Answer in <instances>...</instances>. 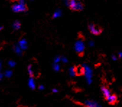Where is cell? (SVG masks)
<instances>
[{
	"instance_id": "cell-5",
	"label": "cell",
	"mask_w": 122,
	"mask_h": 107,
	"mask_svg": "<svg viewBox=\"0 0 122 107\" xmlns=\"http://www.w3.org/2000/svg\"><path fill=\"white\" fill-rule=\"evenodd\" d=\"M88 28H89L90 33L93 35H95V36L101 34L102 32V29L100 28V27L97 26V25H95L94 24H90Z\"/></svg>"
},
{
	"instance_id": "cell-12",
	"label": "cell",
	"mask_w": 122,
	"mask_h": 107,
	"mask_svg": "<svg viewBox=\"0 0 122 107\" xmlns=\"http://www.w3.org/2000/svg\"><path fill=\"white\" fill-rule=\"evenodd\" d=\"M12 28L15 30V31H17L19 30L20 28H21V22L18 20H15L13 23H12Z\"/></svg>"
},
{
	"instance_id": "cell-33",
	"label": "cell",
	"mask_w": 122,
	"mask_h": 107,
	"mask_svg": "<svg viewBox=\"0 0 122 107\" xmlns=\"http://www.w3.org/2000/svg\"><path fill=\"white\" fill-rule=\"evenodd\" d=\"M18 1H19V0H18Z\"/></svg>"
},
{
	"instance_id": "cell-28",
	"label": "cell",
	"mask_w": 122,
	"mask_h": 107,
	"mask_svg": "<svg viewBox=\"0 0 122 107\" xmlns=\"http://www.w3.org/2000/svg\"><path fill=\"white\" fill-rule=\"evenodd\" d=\"M112 59H113V61H116V60H117V57H116L115 55H113V56H112Z\"/></svg>"
},
{
	"instance_id": "cell-6",
	"label": "cell",
	"mask_w": 122,
	"mask_h": 107,
	"mask_svg": "<svg viewBox=\"0 0 122 107\" xmlns=\"http://www.w3.org/2000/svg\"><path fill=\"white\" fill-rule=\"evenodd\" d=\"M18 46L22 48V51L26 50L28 48V41H26V39L25 38H22L18 41Z\"/></svg>"
},
{
	"instance_id": "cell-24",
	"label": "cell",
	"mask_w": 122,
	"mask_h": 107,
	"mask_svg": "<svg viewBox=\"0 0 122 107\" xmlns=\"http://www.w3.org/2000/svg\"><path fill=\"white\" fill-rule=\"evenodd\" d=\"M52 93H58L59 92V90L57 89V88H52Z\"/></svg>"
},
{
	"instance_id": "cell-17",
	"label": "cell",
	"mask_w": 122,
	"mask_h": 107,
	"mask_svg": "<svg viewBox=\"0 0 122 107\" xmlns=\"http://www.w3.org/2000/svg\"><path fill=\"white\" fill-rule=\"evenodd\" d=\"M76 72H77V75H84V69H83L82 66H80L78 67H76Z\"/></svg>"
},
{
	"instance_id": "cell-15",
	"label": "cell",
	"mask_w": 122,
	"mask_h": 107,
	"mask_svg": "<svg viewBox=\"0 0 122 107\" xmlns=\"http://www.w3.org/2000/svg\"><path fill=\"white\" fill-rule=\"evenodd\" d=\"M4 73V76L5 77H7V78H10V77H12V75H13V72L11 70H6L5 71V72H3Z\"/></svg>"
},
{
	"instance_id": "cell-8",
	"label": "cell",
	"mask_w": 122,
	"mask_h": 107,
	"mask_svg": "<svg viewBox=\"0 0 122 107\" xmlns=\"http://www.w3.org/2000/svg\"><path fill=\"white\" fill-rule=\"evenodd\" d=\"M106 99H107L108 103L109 104H111V105H114L115 103H116L118 102V98H117V96L115 94H111Z\"/></svg>"
},
{
	"instance_id": "cell-13",
	"label": "cell",
	"mask_w": 122,
	"mask_h": 107,
	"mask_svg": "<svg viewBox=\"0 0 122 107\" xmlns=\"http://www.w3.org/2000/svg\"><path fill=\"white\" fill-rule=\"evenodd\" d=\"M69 75L71 77H75L77 75V72H76V67H70L69 68Z\"/></svg>"
},
{
	"instance_id": "cell-20",
	"label": "cell",
	"mask_w": 122,
	"mask_h": 107,
	"mask_svg": "<svg viewBox=\"0 0 122 107\" xmlns=\"http://www.w3.org/2000/svg\"><path fill=\"white\" fill-rule=\"evenodd\" d=\"M60 62H61V57L56 56V57L54 59V63H55V64H59Z\"/></svg>"
},
{
	"instance_id": "cell-19",
	"label": "cell",
	"mask_w": 122,
	"mask_h": 107,
	"mask_svg": "<svg viewBox=\"0 0 122 107\" xmlns=\"http://www.w3.org/2000/svg\"><path fill=\"white\" fill-rule=\"evenodd\" d=\"M7 65H8L9 67L13 68V67H15L16 66V62L15 61H13V60H9L7 62Z\"/></svg>"
},
{
	"instance_id": "cell-7",
	"label": "cell",
	"mask_w": 122,
	"mask_h": 107,
	"mask_svg": "<svg viewBox=\"0 0 122 107\" xmlns=\"http://www.w3.org/2000/svg\"><path fill=\"white\" fill-rule=\"evenodd\" d=\"M28 86L29 88H30L31 90H35L36 89V81H35V79L33 78V77H30L28 78Z\"/></svg>"
},
{
	"instance_id": "cell-32",
	"label": "cell",
	"mask_w": 122,
	"mask_h": 107,
	"mask_svg": "<svg viewBox=\"0 0 122 107\" xmlns=\"http://www.w3.org/2000/svg\"><path fill=\"white\" fill-rule=\"evenodd\" d=\"M31 1H33V0H31Z\"/></svg>"
},
{
	"instance_id": "cell-11",
	"label": "cell",
	"mask_w": 122,
	"mask_h": 107,
	"mask_svg": "<svg viewBox=\"0 0 122 107\" xmlns=\"http://www.w3.org/2000/svg\"><path fill=\"white\" fill-rule=\"evenodd\" d=\"M13 49H14V51L15 52V54L17 55H18V56H22V48L18 46V44H16V45H15L14 46V47H13Z\"/></svg>"
},
{
	"instance_id": "cell-27",
	"label": "cell",
	"mask_w": 122,
	"mask_h": 107,
	"mask_svg": "<svg viewBox=\"0 0 122 107\" xmlns=\"http://www.w3.org/2000/svg\"><path fill=\"white\" fill-rule=\"evenodd\" d=\"M2 67H3V65H2V62L0 60V72H2Z\"/></svg>"
},
{
	"instance_id": "cell-23",
	"label": "cell",
	"mask_w": 122,
	"mask_h": 107,
	"mask_svg": "<svg viewBox=\"0 0 122 107\" xmlns=\"http://www.w3.org/2000/svg\"><path fill=\"white\" fill-rule=\"evenodd\" d=\"M4 73L2 72H0V81H2V80H3L4 78Z\"/></svg>"
},
{
	"instance_id": "cell-14",
	"label": "cell",
	"mask_w": 122,
	"mask_h": 107,
	"mask_svg": "<svg viewBox=\"0 0 122 107\" xmlns=\"http://www.w3.org/2000/svg\"><path fill=\"white\" fill-rule=\"evenodd\" d=\"M62 15V12L60 9H57L56 10V11L54 12V15H53V18L56 19V18H59Z\"/></svg>"
},
{
	"instance_id": "cell-9",
	"label": "cell",
	"mask_w": 122,
	"mask_h": 107,
	"mask_svg": "<svg viewBox=\"0 0 122 107\" xmlns=\"http://www.w3.org/2000/svg\"><path fill=\"white\" fill-rule=\"evenodd\" d=\"M101 92H102L103 96H104L106 98H108V97L111 95V93L110 90H109L107 87H106V86H102L101 88Z\"/></svg>"
},
{
	"instance_id": "cell-18",
	"label": "cell",
	"mask_w": 122,
	"mask_h": 107,
	"mask_svg": "<svg viewBox=\"0 0 122 107\" xmlns=\"http://www.w3.org/2000/svg\"><path fill=\"white\" fill-rule=\"evenodd\" d=\"M52 67H53V70H54L55 72H59L60 70H61V67H60L59 64H55V63H54Z\"/></svg>"
},
{
	"instance_id": "cell-22",
	"label": "cell",
	"mask_w": 122,
	"mask_h": 107,
	"mask_svg": "<svg viewBox=\"0 0 122 107\" xmlns=\"http://www.w3.org/2000/svg\"><path fill=\"white\" fill-rule=\"evenodd\" d=\"M38 89H39V91H44L45 90V86H43V85H40L39 86H38Z\"/></svg>"
},
{
	"instance_id": "cell-26",
	"label": "cell",
	"mask_w": 122,
	"mask_h": 107,
	"mask_svg": "<svg viewBox=\"0 0 122 107\" xmlns=\"http://www.w3.org/2000/svg\"><path fill=\"white\" fill-rule=\"evenodd\" d=\"M88 44H89V46H93L95 43H94V41H89Z\"/></svg>"
},
{
	"instance_id": "cell-30",
	"label": "cell",
	"mask_w": 122,
	"mask_h": 107,
	"mask_svg": "<svg viewBox=\"0 0 122 107\" xmlns=\"http://www.w3.org/2000/svg\"><path fill=\"white\" fill-rule=\"evenodd\" d=\"M95 107H103V106H102L101 105H100V104L98 103V104H97V106H96Z\"/></svg>"
},
{
	"instance_id": "cell-2",
	"label": "cell",
	"mask_w": 122,
	"mask_h": 107,
	"mask_svg": "<svg viewBox=\"0 0 122 107\" xmlns=\"http://www.w3.org/2000/svg\"><path fill=\"white\" fill-rule=\"evenodd\" d=\"M12 11L16 13L24 12L27 11V7L25 2H24V0H19L18 3H16L12 5Z\"/></svg>"
},
{
	"instance_id": "cell-10",
	"label": "cell",
	"mask_w": 122,
	"mask_h": 107,
	"mask_svg": "<svg viewBox=\"0 0 122 107\" xmlns=\"http://www.w3.org/2000/svg\"><path fill=\"white\" fill-rule=\"evenodd\" d=\"M97 104L96 101H92V100H86L84 102V105L85 107H95Z\"/></svg>"
},
{
	"instance_id": "cell-31",
	"label": "cell",
	"mask_w": 122,
	"mask_h": 107,
	"mask_svg": "<svg viewBox=\"0 0 122 107\" xmlns=\"http://www.w3.org/2000/svg\"><path fill=\"white\" fill-rule=\"evenodd\" d=\"M2 30V26H0V31H1Z\"/></svg>"
},
{
	"instance_id": "cell-25",
	"label": "cell",
	"mask_w": 122,
	"mask_h": 107,
	"mask_svg": "<svg viewBox=\"0 0 122 107\" xmlns=\"http://www.w3.org/2000/svg\"><path fill=\"white\" fill-rule=\"evenodd\" d=\"M64 4H65V5L66 6H67V7H69V0H64Z\"/></svg>"
},
{
	"instance_id": "cell-3",
	"label": "cell",
	"mask_w": 122,
	"mask_h": 107,
	"mask_svg": "<svg viewBox=\"0 0 122 107\" xmlns=\"http://www.w3.org/2000/svg\"><path fill=\"white\" fill-rule=\"evenodd\" d=\"M69 7L75 11H80L83 9V5L80 0H69Z\"/></svg>"
},
{
	"instance_id": "cell-21",
	"label": "cell",
	"mask_w": 122,
	"mask_h": 107,
	"mask_svg": "<svg viewBox=\"0 0 122 107\" xmlns=\"http://www.w3.org/2000/svg\"><path fill=\"white\" fill-rule=\"evenodd\" d=\"M61 62L64 63V64H66L68 62V59L66 57H61Z\"/></svg>"
},
{
	"instance_id": "cell-1",
	"label": "cell",
	"mask_w": 122,
	"mask_h": 107,
	"mask_svg": "<svg viewBox=\"0 0 122 107\" xmlns=\"http://www.w3.org/2000/svg\"><path fill=\"white\" fill-rule=\"evenodd\" d=\"M82 66L84 69V75L86 79L87 83L90 85L92 82V70L87 64H83Z\"/></svg>"
},
{
	"instance_id": "cell-29",
	"label": "cell",
	"mask_w": 122,
	"mask_h": 107,
	"mask_svg": "<svg viewBox=\"0 0 122 107\" xmlns=\"http://www.w3.org/2000/svg\"><path fill=\"white\" fill-rule=\"evenodd\" d=\"M118 57H119V58H121V57H122V52H121V51L118 52Z\"/></svg>"
},
{
	"instance_id": "cell-16",
	"label": "cell",
	"mask_w": 122,
	"mask_h": 107,
	"mask_svg": "<svg viewBox=\"0 0 122 107\" xmlns=\"http://www.w3.org/2000/svg\"><path fill=\"white\" fill-rule=\"evenodd\" d=\"M28 73L30 77H33L34 76V70L33 69V66L32 64H29L28 66Z\"/></svg>"
},
{
	"instance_id": "cell-4",
	"label": "cell",
	"mask_w": 122,
	"mask_h": 107,
	"mask_svg": "<svg viewBox=\"0 0 122 107\" xmlns=\"http://www.w3.org/2000/svg\"><path fill=\"white\" fill-rule=\"evenodd\" d=\"M85 43L82 40H78L75 43V50L80 55H82L85 51Z\"/></svg>"
}]
</instances>
